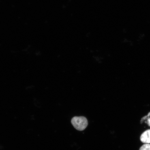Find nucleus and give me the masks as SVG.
I'll list each match as a JSON object with an SVG mask.
<instances>
[{"mask_svg":"<svg viewBox=\"0 0 150 150\" xmlns=\"http://www.w3.org/2000/svg\"><path fill=\"white\" fill-rule=\"evenodd\" d=\"M72 125L76 130L83 131L87 127L88 125L87 120L83 117H76L71 120Z\"/></svg>","mask_w":150,"mask_h":150,"instance_id":"nucleus-1","label":"nucleus"},{"mask_svg":"<svg viewBox=\"0 0 150 150\" xmlns=\"http://www.w3.org/2000/svg\"><path fill=\"white\" fill-rule=\"evenodd\" d=\"M141 141L144 143L149 144L150 143V129L146 130L142 133L141 136Z\"/></svg>","mask_w":150,"mask_h":150,"instance_id":"nucleus-2","label":"nucleus"},{"mask_svg":"<svg viewBox=\"0 0 150 150\" xmlns=\"http://www.w3.org/2000/svg\"><path fill=\"white\" fill-rule=\"evenodd\" d=\"M139 150H150V144H144L140 148Z\"/></svg>","mask_w":150,"mask_h":150,"instance_id":"nucleus-3","label":"nucleus"},{"mask_svg":"<svg viewBox=\"0 0 150 150\" xmlns=\"http://www.w3.org/2000/svg\"><path fill=\"white\" fill-rule=\"evenodd\" d=\"M147 123L148 125L150 127V118L148 119L147 120Z\"/></svg>","mask_w":150,"mask_h":150,"instance_id":"nucleus-4","label":"nucleus"}]
</instances>
